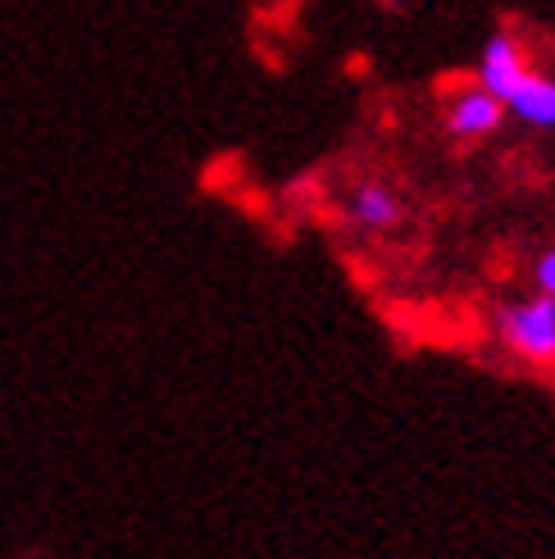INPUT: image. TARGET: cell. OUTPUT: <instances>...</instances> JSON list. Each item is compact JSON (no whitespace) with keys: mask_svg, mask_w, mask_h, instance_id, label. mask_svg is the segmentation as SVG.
Instances as JSON below:
<instances>
[{"mask_svg":"<svg viewBox=\"0 0 555 559\" xmlns=\"http://www.w3.org/2000/svg\"><path fill=\"white\" fill-rule=\"evenodd\" d=\"M506 105V119H519L523 128H538V132H551L555 128V78L529 69L523 73L510 96L501 100Z\"/></svg>","mask_w":555,"mask_h":559,"instance_id":"5","label":"cell"},{"mask_svg":"<svg viewBox=\"0 0 555 559\" xmlns=\"http://www.w3.org/2000/svg\"><path fill=\"white\" fill-rule=\"evenodd\" d=\"M533 287L542 296H555V246H546L542 255L533 260Z\"/></svg>","mask_w":555,"mask_h":559,"instance_id":"6","label":"cell"},{"mask_svg":"<svg viewBox=\"0 0 555 559\" xmlns=\"http://www.w3.org/2000/svg\"><path fill=\"white\" fill-rule=\"evenodd\" d=\"M533 64H529V50H523V41L515 37V33H496V37H487V46H483V55H479V69H474V82L483 92H492L496 100H506L510 96V87L515 82L529 73Z\"/></svg>","mask_w":555,"mask_h":559,"instance_id":"4","label":"cell"},{"mask_svg":"<svg viewBox=\"0 0 555 559\" xmlns=\"http://www.w3.org/2000/svg\"><path fill=\"white\" fill-rule=\"evenodd\" d=\"M405 218V195L392 182H359L346 191V223L359 233H392Z\"/></svg>","mask_w":555,"mask_h":559,"instance_id":"3","label":"cell"},{"mask_svg":"<svg viewBox=\"0 0 555 559\" xmlns=\"http://www.w3.org/2000/svg\"><path fill=\"white\" fill-rule=\"evenodd\" d=\"M501 123H506V105L492 92H483L479 82L474 87H460L447 100V115H441V128H447L451 142H483V136H492Z\"/></svg>","mask_w":555,"mask_h":559,"instance_id":"2","label":"cell"},{"mask_svg":"<svg viewBox=\"0 0 555 559\" xmlns=\"http://www.w3.org/2000/svg\"><path fill=\"white\" fill-rule=\"evenodd\" d=\"M492 332L515 359L533 369H555V296H523L496 305Z\"/></svg>","mask_w":555,"mask_h":559,"instance_id":"1","label":"cell"}]
</instances>
